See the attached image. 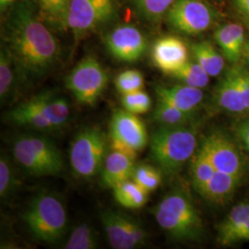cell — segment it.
<instances>
[{"instance_id": "obj_16", "label": "cell", "mask_w": 249, "mask_h": 249, "mask_svg": "<svg viewBox=\"0 0 249 249\" xmlns=\"http://www.w3.org/2000/svg\"><path fill=\"white\" fill-rule=\"evenodd\" d=\"M135 160L136 158L130 155L111 149L101 170L103 185L114 189L121 183L131 179L136 166Z\"/></svg>"}, {"instance_id": "obj_19", "label": "cell", "mask_w": 249, "mask_h": 249, "mask_svg": "<svg viewBox=\"0 0 249 249\" xmlns=\"http://www.w3.org/2000/svg\"><path fill=\"white\" fill-rule=\"evenodd\" d=\"M242 180L227 173L216 171L200 196L211 204L223 205L231 200Z\"/></svg>"}, {"instance_id": "obj_20", "label": "cell", "mask_w": 249, "mask_h": 249, "mask_svg": "<svg viewBox=\"0 0 249 249\" xmlns=\"http://www.w3.org/2000/svg\"><path fill=\"white\" fill-rule=\"evenodd\" d=\"M9 121L13 124L32 127L38 131L55 130L52 123L40 111L32 99L13 108L8 114Z\"/></svg>"}, {"instance_id": "obj_27", "label": "cell", "mask_w": 249, "mask_h": 249, "mask_svg": "<svg viewBox=\"0 0 249 249\" xmlns=\"http://www.w3.org/2000/svg\"><path fill=\"white\" fill-rule=\"evenodd\" d=\"M72 0H36L42 17L53 26L66 29V21Z\"/></svg>"}, {"instance_id": "obj_39", "label": "cell", "mask_w": 249, "mask_h": 249, "mask_svg": "<svg viewBox=\"0 0 249 249\" xmlns=\"http://www.w3.org/2000/svg\"><path fill=\"white\" fill-rule=\"evenodd\" d=\"M235 3L241 12L249 17V0H235Z\"/></svg>"}, {"instance_id": "obj_32", "label": "cell", "mask_w": 249, "mask_h": 249, "mask_svg": "<svg viewBox=\"0 0 249 249\" xmlns=\"http://www.w3.org/2000/svg\"><path fill=\"white\" fill-rule=\"evenodd\" d=\"M121 102L124 110L135 114L142 115L148 113L151 108L150 95L143 89L121 95Z\"/></svg>"}, {"instance_id": "obj_17", "label": "cell", "mask_w": 249, "mask_h": 249, "mask_svg": "<svg viewBox=\"0 0 249 249\" xmlns=\"http://www.w3.org/2000/svg\"><path fill=\"white\" fill-rule=\"evenodd\" d=\"M157 99L166 102L179 109L194 114L204 98L202 89L179 84L174 86H157L155 88Z\"/></svg>"}, {"instance_id": "obj_21", "label": "cell", "mask_w": 249, "mask_h": 249, "mask_svg": "<svg viewBox=\"0 0 249 249\" xmlns=\"http://www.w3.org/2000/svg\"><path fill=\"white\" fill-rule=\"evenodd\" d=\"M31 99L52 123L54 129L62 127L68 122L71 115V109L66 99L56 97L48 91L40 93Z\"/></svg>"}, {"instance_id": "obj_22", "label": "cell", "mask_w": 249, "mask_h": 249, "mask_svg": "<svg viewBox=\"0 0 249 249\" xmlns=\"http://www.w3.org/2000/svg\"><path fill=\"white\" fill-rule=\"evenodd\" d=\"M249 219V201H243L235 205L218 226V243L223 247L232 246L234 236Z\"/></svg>"}, {"instance_id": "obj_10", "label": "cell", "mask_w": 249, "mask_h": 249, "mask_svg": "<svg viewBox=\"0 0 249 249\" xmlns=\"http://www.w3.org/2000/svg\"><path fill=\"white\" fill-rule=\"evenodd\" d=\"M115 9L116 0H72L66 29H70L78 39L108 20Z\"/></svg>"}, {"instance_id": "obj_2", "label": "cell", "mask_w": 249, "mask_h": 249, "mask_svg": "<svg viewBox=\"0 0 249 249\" xmlns=\"http://www.w3.org/2000/svg\"><path fill=\"white\" fill-rule=\"evenodd\" d=\"M156 222L175 240L196 241L203 235L204 226L191 196L184 190H173L157 205Z\"/></svg>"}, {"instance_id": "obj_5", "label": "cell", "mask_w": 249, "mask_h": 249, "mask_svg": "<svg viewBox=\"0 0 249 249\" xmlns=\"http://www.w3.org/2000/svg\"><path fill=\"white\" fill-rule=\"evenodd\" d=\"M12 153L18 165L32 176H57L64 169L59 149L45 137L34 135L18 137L13 142Z\"/></svg>"}, {"instance_id": "obj_41", "label": "cell", "mask_w": 249, "mask_h": 249, "mask_svg": "<svg viewBox=\"0 0 249 249\" xmlns=\"http://www.w3.org/2000/svg\"><path fill=\"white\" fill-rule=\"evenodd\" d=\"M247 22H248V25L249 26V17H248V18H247Z\"/></svg>"}, {"instance_id": "obj_38", "label": "cell", "mask_w": 249, "mask_h": 249, "mask_svg": "<svg viewBox=\"0 0 249 249\" xmlns=\"http://www.w3.org/2000/svg\"><path fill=\"white\" fill-rule=\"evenodd\" d=\"M241 242H249V219L248 222L243 225L240 231H238L234 236L232 245H235Z\"/></svg>"}, {"instance_id": "obj_31", "label": "cell", "mask_w": 249, "mask_h": 249, "mask_svg": "<svg viewBox=\"0 0 249 249\" xmlns=\"http://www.w3.org/2000/svg\"><path fill=\"white\" fill-rule=\"evenodd\" d=\"M131 179L150 194L160 187L161 171L149 164H139L135 166Z\"/></svg>"}, {"instance_id": "obj_35", "label": "cell", "mask_w": 249, "mask_h": 249, "mask_svg": "<svg viewBox=\"0 0 249 249\" xmlns=\"http://www.w3.org/2000/svg\"><path fill=\"white\" fill-rule=\"evenodd\" d=\"M16 187V177L7 156L0 158V196L2 199L10 196Z\"/></svg>"}, {"instance_id": "obj_33", "label": "cell", "mask_w": 249, "mask_h": 249, "mask_svg": "<svg viewBox=\"0 0 249 249\" xmlns=\"http://www.w3.org/2000/svg\"><path fill=\"white\" fill-rule=\"evenodd\" d=\"M115 83L117 91L121 95H124L143 89L144 77L142 73L139 71L128 70L118 74Z\"/></svg>"}, {"instance_id": "obj_13", "label": "cell", "mask_w": 249, "mask_h": 249, "mask_svg": "<svg viewBox=\"0 0 249 249\" xmlns=\"http://www.w3.org/2000/svg\"><path fill=\"white\" fill-rule=\"evenodd\" d=\"M110 54L122 62L132 63L142 58L147 50V39L136 27L122 25L115 28L106 37Z\"/></svg>"}, {"instance_id": "obj_14", "label": "cell", "mask_w": 249, "mask_h": 249, "mask_svg": "<svg viewBox=\"0 0 249 249\" xmlns=\"http://www.w3.org/2000/svg\"><path fill=\"white\" fill-rule=\"evenodd\" d=\"M151 56L154 65L160 71L173 75L188 61V50L181 39L165 36L155 42Z\"/></svg>"}, {"instance_id": "obj_37", "label": "cell", "mask_w": 249, "mask_h": 249, "mask_svg": "<svg viewBox=\"0 0 249 249\" xmlns=\"http://www.w3.org/2000/svg\"><path fill=\"white\" fill-rule=\"evenodd\" d=\"M234 67L242 98L249 113V71L240 65L234 64Z\"/></svg>"}, {"instance_id": "obj_26", "label": "cell", "mask_w": 249, "mask_h": 249, "mask_svg": "<svg viewBox=\"0 0 249 249\" xmlns=\"http://www.w3.org/2000/svg\"><path fill=\"white\" fill-rule=\"evenodd\" d=\"M194 114L185 112L166 102L159 101L153 111L155 122L164 126H182L188 125L193 119Z\"/></svg>"}, {"instance_id": "obj_6", "label": "cell", "mask_w": 249, "mask_h": 249, "mask_svg": "<svg viewBox=\"0 0 249 249\" xmlns=\"http://www.w3.org/2000/svg\"><path fill=\"white\" fill-rule=\"evenodd\" d=\"M107 155L106 134L95 127L84 128L72 141L70 160L77 178L89 179L101 173Z\"/></svg>"}, {"instance_id": "obj_24", "label": "cell", "mask_w": 249, "mask_h": 249, "mask_svg": "<svg viewBox=\"0 0 249 249\" xmlns=\"http://www.w3.org/2000/svg\"><path fill=\"white\" fill-rule=\"evenodd\" d=\"M116 202L126 209H140L147 203L149 193L132 179L124 181L113 189Z\"/></svg>"}, {"instance_id": "obj_28", "label": "cell", "mask_w": 249, "mask_h": 249, "mask_svg": "<svg viewBox=\"0 0 249 249\" xmlns=\"http://www.w3.org/2000/svg\"><path fill=\"white\" fill-rule=\"evenodd\" d=\"M98 248V237L94 228L89 223L76 226L66 242L64 249H94Z\"/></svg>"}, {"instance_id": "obj_29", "label": "cell", "mask_w": 249, "mask_h": 249, "mask_svg": "<svg viewBox=\"0 0 249 249\" xmlns=\"http://www.w3.org/2000/svg\"><path fill=\"white\" fill-rule=\"evenodd\" d=\"M173 76L187 86L203 89L210 81V76L204 69L196 62L187 61L184 67L174 73Z\"/></svg>"}, {"instance_id": "obj_11", "label": "cell", "mask_w": 249, "mask_h": 249, "mask_svg": "<svg viewBox=\"0 0 249 249\" xmlns=\"http://www.w3.org/2000/svg\"><path fill=\"white\" fill-rule=\"evenodd\" d=\"M167 18L178 32L198 35L213 24L216 13L204 0H177L167 11Z\"/></svg>"}, {"instance_id": "obj_42", "label": "cell", "mask_w": 249, "mask_h": 249, "mask_svg": "<svg viewBox=\"0 0 249 249\" xmlns=\"http://www.w3.org/2000/svg\"><path fill=\"white\" fill-rule=\"evenodd\" d=\"M10 1H11V3H12V4H13V3H14V2H15V1H16V0H10Z\"/></svg>"}, {"instance_id": "obj_40", "label": "cell", "mask_w": 249, "mask_h": 249, "mask_svg": "<svg viewBox=\"0 0 249 249\" xmlns=\"http://www.w3.org/2000/svg\"><path fill=\"white\" fill-rule=\"evenodd\" d=\"M243 55H245L247 61L249 64V37L246 39V43H245V46H244V53Z\"/></svg>"}, {"instance_id": "obj_25", "label": "cell", "mask_w": 249, "mask_h": 249, "mask_svg": "<svg viewBox=\"0 0 249 249\" xmlns=\"http://www.w3.org/2000/svg\"><path fill=\"white\" fill-rule=\"evenodd\" d=\"M190 172L193 187L200 195L206 185L216 172L210 158L200 147L196 150V153L191 159Z\"/></svg>"}, {"instance_id": "obj_4", "label": "cell", "mask_w": 249, "mask_h": 249, "mask_svg": "<svg viewBox=\"0 0 249 249\" xmlns=\"http://www.w3.org/2000/svg\"><path fill=\"white\" fill-rule=\"evenodd\" d=\"M22 219L32 235L47 244L59 242L67 231L66 208L58 196L48 191H40L31 199Z\"/></svg>"}, {"instance_id": "obj_30", "label": "cell", "mask_w": 249, "mask_h": 249, "mask_svg": "<svg viewBox=\"0 0 249 249\" xmlns=\"http://www.w3.org/2000/svg\"><path fill=\"white\" fill-rule=\"evenodd\" d=\"M16 64L9 50L5 45H2L0 52V98L5 101L9 97L15 80Z\"/></svg>"}, {"instance_id": "obj_9", "label": "cell", "mask_w": 249, "mask_h": 249, "mask_svg": "<svg viewBox=\"0 0 249 249\" xmlns=\"http://www.w3.org/2000/svg\"><path fill=\"white\" fill-rule=\"evenodd\" d=\"M149 142L145 124L138 115L124 109L114 112L110 123V148L134 158Z\"/></svg>"}, {"instance_id": "obj_15", "label": "cell", "mask_w": 249, "mask_h": 249, "mask_svg": "<svg viewBox=\"0 0 249 249\" xmlns=\"http://www.w3.org/2000/svg\"><path fill=\"white\" fill-rule=\"evenodd\" d=\"M214 103L217 108L229 114L239 116L249 114L242 98L234 66L226 71L216 86Z\"/></svg>"}, {"instance_id": "obj_7", "label": "cell", "mask_w": 249, "mask_h": 249, "mask_svg": "<svg viewBox=\"0 0 249 249\" xmlns=\"http://www.w3.org/2000/svg\"><path fill=\"white\" fill-rule=\"evenodd\" d=\"M109 77L93 55L81 59L66 78V86L81 105L94 107L104 93Z\"/></svg>"}, {"instance_id": "obj_36", "label": "cell", "mask_w": 249, "mask_h": 249, "mask_svg": "<svg viewBox=\"0 0 249 249\" xmlns=\"http://www.w3.org/2000/svg\"><path fill=\"white\" fill-rule=\"evenodd\" d=\"M233 132L236 141L240 144L242 150L246 153L249 160V116L241 118L233 125Z\"/></svg>"}, {"instance_id": "obj_23", "label": "cell", "mask_w": 249, "mask_h": 249, "mask_svg": "<svg viewBox=\"0 0 249 249\" xmlns=\"http://www.w3.org/2000/svg\"><path fill=\"white\" fill-rule=\"evenodd\" d=\"M192 53L196 62L210 77H217L223 72L225 57L210 42L204 41L194 44L192 45Z\"/></svg>"}, {"instance_id": "obj_18", "label": "cell", "mask_w": 249, "mask_h": 249, "mask_svg": "<svg viewBox=\"0 0 249 249\" xmlns=\"http://www.w3.org/2000/svg\"><path fill=\"white\" fill-rule=\"evenodd\" d=\"M214 38L225 59L231 64H237L244 53L247 39L244 28L236 23L223 25L215 32Z\"/></svg>"}, {"instance_id": "obj_8", "label": "cell", "mask_w": 249, "mask_h": 249, "mask_svg": "<svg viewBox=\"0 0 249 249\" xmlns=\"http://www.w3.org/2000/svg\"><path fill=\"white\" fill-rule=\"evenodd\" d=\"M237 142L223 130H214L205 137L199 147L210 158L216 171L227 173L243 181L247 161Z\"/></svg>"}, {"instance_id": "obj_3", "label": "cell", "mask_w": 249, "mask_h": 249, "mask_svg": "<svg viewBox=\"0 0 249 249\" xmlns=\"http://www.w3.org/2000/svg\"><path fill=\"white\" fill-rule=\"evenodd\" d=\"M196 130L188 125H161L150 140L151 159L167 176L179 173L196 153Z\"/></svg>"}, {"instance_id": "obj_1", "label": "cell", "mask_w": 249, "mask_h": 249, "mask_svg": "<svg viewBox=\"0 0 249 249\" xmlns=\"http://www.w3.org/2000/svg\"><path fill=\"white\" fill-rule=\"evenodd\" d=\"M4 37V45L16 68L26 76L44 75L58 58L56 39L27 3L13 9L7 20Z\"/></svg>"}, {"instance_id": "obj_34", "label": "cell", "mask_w": 249, "mask_h": 249, "mask_svg": "<svg viewBox=\"0 0 249 249\" xmlns=\"http://www.w3.org/2000/svg\"><path fill=\"white\" fill-rule=\"evenodd\" d=\"M177 0H134L135 6L145 18H160Z\"/></svg>"}, {"instance_id": "obj_12", "label": "cell", "mask_w": 249, "mask_h": 249, "mask_svg": "<svg viewBox=\"0 0 249 249\" xmlns=\"http://www.w3.org/2000/svg\"><path fill=\"white\" fill-rule=\"evenodd\" d=\"M101 220L113 249H135L146 239L142 227L124 214L107 210L101 213Z\"/></svg>"}]
</instances>
